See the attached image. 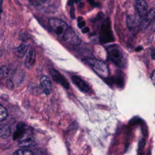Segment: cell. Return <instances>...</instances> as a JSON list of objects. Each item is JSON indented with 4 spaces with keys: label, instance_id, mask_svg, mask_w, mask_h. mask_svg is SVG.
I'll list each match as a JSON object with an SVG mask.
<instances>
[{
    "label": "cell",
    "instance_id": "1",
    "mask_svg": "<svg viewBox=\"0 0 155 155\" xmlns=\"http://www.w3.org/2000/svg\"><path fill=\"white\" fill-rule=\"evenodd\" d=\"M48 23L56 34L67 43L73 45H78L81 43L78 36L63 21L58 18H51Z\"/></svg>",
    "mask_w": 155,
    "mask_h": 155
},
{
    "label": "cell",
    "instance_id": "2",
    "mask_svg": "<svg viewBox=\"0 0 155 155\" xmlns=\"http://www.w3.org/2000/svg\"><path fill=\"white\" fill-rule=\"evenodd\" d=\"M107 57L110 61L120 68H124L127 64L126 56L122 48L117 45H111L108 47Z\"/></svg>",
    "mask_w": 155,
    "mask_h": 155
},
{
    "label": "cell",
    "instance_id": "3",
    "mask_svg": "<svg viewBox=\"0 0 155 155\" xmlns=\"http://www.w3.org/2000/svg\"><path fill=\"white\" fill-rule=\"evenodd\" d=\"M86 62L101 77L104 78L108 77V70L107 65L104 62L97 59L91 58L87 59Z\"/></svg>",
    "mask_w": 155,
    "mask_h": 155
},
{
    "label": "cell",
    "instance_id": "4",
    "mask_svg": "<svg viewBox=\"0 0 155 155\" xmlns=\"http://www.w3.org/2000/svg\"><path fill=\"white\" fill-rule=\"evenodd\" d=\"M100 38L101 42L102 43L110 42L114 40L110 27V22L108 19H107L102 24Z\"/></svg>",
    "mask_w": 155,
    "mask_h": 155
},
{
    "label": "cell",
    "instance_id": "5",
    "mask_svg": "<svg viewBox=\"0 0 155 155\" xmlns=\"http://www.w3.org/2000/svg\"><path fill=\"white\" fill-rule=\"evenodd\" d=\"M50 74L53 78V79L56 81L57 83L61 84L62 86H63L65 88L68 89L69 88L70 85L68 82L67 80L56 70L54 68H50L49 70Z\"/></svg>",
    "mask_w": 155,
    "mask_h": 155
},
{
    "label": "cell",
    "instance_id": "6",
    "mask_svg": "<svg viewBox=\"0 0 155 155\" xmlns=\"http://www.w3.org/2000/svg\"><path fill=\"white\" fill-rule=\"evenodd\" d=\"M71 80L73 84H75L81 91L84 92H88L90 91V87L88 84L79 76H73Z\"/></svg>",
    "mask_w": 155,
    "mask_h": 155
},
{
    "label": "cell",
    "instance_id": "7",
    "mask_svg": "<svg viewBox=\"0 0 155 155\" xmlns=\"http://www.w3.org/2000/svg\"><path fill=\"white\" fill-rule=\"evenodd\" d=\"M144 16H145L141 21L140 25V28L142 29L147 28L153 19L154 17L155 16V8H151L148 12L145 13Z\"/></svg>",
    "mask_w": 155,
    "mask_h": 155
},
{
    "label": "cell",
    "instance_id": "8",
    "mask_svg": "<svg viewBox=\"0 0 155 155\" xmlns=\"http://www.w3.org/2000/svg\"><path fill=\"white\" fill-rule=\"evenodd\" d=\"M40 84L44 94L47 95L49 94L51 91V82L50 78L45 75L42 76L40 79Z\"/></svg>",
    "mask_w": 155,
    "mask_h": 155
},
{
    "label": "cell",
    "instance_id": "9",
    "mask_svg": "<svg viewBox=\"0 0 155 155\" xmlns=\"http://www.w3.org/2000/svg\"><path fill=\"white\" fill-rule=\"evenodd\" d=\"M148 5L145 0H136L135 2V9L140 17L144 16L147 12Z\"/></svg>",
    "mask_w": 155,
    "mask_h": 155
},
{
    "label": "cell",
    "instance_id": "10",
    "mask_svg": "<svg viewBox=\"0 0 155 155\" xmlns=\"http://www.w3.org/2000/svg\"><path fill=\"white\" fill-rule=\"evenodd\" d=\"M36 59V53L33 49H31L27 54L25 59V65L27 68H30L34 64Z\"/></svg>",
    "mask_w": 155,
    "mask_h": 155
},
{
    "label": "cell",
    "instance_id": "11",
    "mask_svg": "<svg viewBox=\"0 0 155 155\" xmlns=\"http://www.w3.org/2000/svg\"><path fill=\"white\" fill-rule=\"evenodd\" d=\"M139 18L135 15H131L127 18V24L128 28H132L135 27L139 24Z\"/></svg>",
    "mask_w": 155,
    "mask_h": 155
},
{
    "label": "cell",
    "instance_id": "12",
    "mask_svg": "<svg viewBox=\"0 0 155 155\" xmlns=\"http://www.w3.org/2000/svg\"><path fill=\"white\" fill-rule=\"evenodd\" d=\"M25 130V125L22 123H19L17 127L16 130L13 134V139L18 140L21 138V137L24 135Z\"/></svg>",
    "mask_w": 155,
    "mask_h": 155
},
{
    "label": "cell",
    "instance_id": "13",
    "mask_svg": "<svg viewBox=\"0 0 155 155\" xmlns=\"http://www.w3.org/2000/svg\"><path fill=\"white\" fill-rule=\"evenodd\" d=\"M11 134V130L9 126L7 125H0V137L7 138Z\"/></svg>",
    "mask_w": 155,
    "mask_h": 155
},
{
    "label": "cell",
    "instance_id": "14",
    "mask_svg": "<svg viewBox=\"0 0 155 155\" xmlns=\"http://www.w3.org/2000/svg\"><path fill=\"white\" fill-rule=\"evenodd\" d=\"M28 45L25 44H21L15 49V54L19 57H23L27 53Z\"/></svg>",
    "mask_w": 155,
    "mask_h": 155
},
{
    "label": "cell",
    "instance_id": "15",
    "mask_svg": "<svg viewBox=\"0 0 155 155\" xmlns=\"http://www.w3.org/2000/svg\"><path fill=\"white\" fill-rule=\"evenodd\" d=\"M33 142V140L31 137H26L24 139H19V140L18 141V145L21 147H29L31 143Z\"/></svg>",
    "mask_w": 155,
    "mask_h": 155
},
{
    "label": "cell",
    "instance_id": "16",
    "mask_svg": "<svg viewBox=\"0 0 155 155\" xmlns=\"http://www.w3.org/2000/svg\"><path fill=\"white\" fill-rule=\"evenodd\" d=\"M7 110L2 105L0 104V121H2L7 117Z\"/></svg>",
    "mask_w": 155,
    "mask_h": 155
},
{
    "label": "cell",
    "instance_id": "17",
    "mask_svg": "<svg viewBox=\"0 0 155 155\" xmlns=\"http://www.w3.org/2000/svg\"><path fill=\"white\" fill-rule=\"evenodd\" d=\"M13 154L16 155H33V153L29 150L26 149H22L16 150L13 153Z\"/></svg>",
    "mask_w": 155,
    "mask_h": 155
},
{
    "label": "cell",
    "instance_id": "18",
    "mask_svg": "<svg viewBox=\"0 0 155 155\" xmlns=\"http://www.w3.org/2000/svg\"><path fill=\"white\" fill-rule=\"evenodd\" d=\"M50 0H29L30 3L34 6H41L46 4Z\"/></svg>",
    "mask_w": 155,
    "mask_h": 155
},
{
    "label": "cell",
    "instance_id": "19",
    "mask_svg": "<svg viewBox=\"0 0 155 155\" xmlns=\"http://www.w3.org/2000/svg\"><path fill=\"white\" fill-rule=\"evenodd\" d=\"M8 70L5 66H2L0 68V76H1L3 77V78H5L8 75Z\"/></svg>",
    "mask_w": 155,
    "mask_h": 155
},
{
    "label": "cell",
    "instance_id": "20",
    "mask_svg": "<svg viewBox=\"0 0 155 155\" xmlns=\"http://www.w3.org/2000/svg\"><path fill=\"white\" fill-rule=\"evenodd\" d=\"M85 24V21L82 19V18H79V19H78V27L79 28H82L84 27Z\"/></svg>",
    "mask_w": 155,
    "mask_h": 155
},
{
    "label": "cell",
    "instance_id": "21",
    "mask_svg": "<svg viewBox=\"0 0 155 155\" xmlns=\"http://www.w3.org/2000/svg\"><path fill=\"white\" fill-rule=\"evenodd\" d=\"M6 85H7V88H8L9 89L12 90L13 89V87H14V85H13V82L10 80V79H8L6 82Z\"/></svg>",
    "mask_w": 155,
    "mask_h": 155
},
{
    "label": "cell",
    "instance_id": "22",
    "mask_svg": "<svg viewBox=\"0 0 155 155\" xmlns=\"http://www.w3.org/2000/svg\"><path fill=\"white\" fill-rule=\"evenodd\" d=\"M150 78H151V81L153 82V85H155V70L152 72Z\"/></svg>",
    "mask_w": 155,
    "mask_h": 155
},
{
    "label": "cell",
    "instance_id": "23",
    "mask_svg": "<svg viewBox=\"0 0 155 155\" xmlns=\"http://www.w3.org/2000/svg\"><path fill=\"white\" fill-rule=\"evenodd\" d=\"M88 31H89V28L88 27H84V28H83V29H82V31L84 33H87Z\"/></svg>",
    "mask_w": 155,
    "mask_h": 155
},
{
    "label": "cell",
    "instance_id": "24",
    "mask_svg": "<svg viewBox=\"0 0 155 155\" xmlns=\"http://www.w3.org/2000/svg\"><path fill=\"white\" fill-rule=\"evenodd\" d=\"M2 0H0V17L2 12Z\"/></svg>",
    "mask_w": 155,
    "mask_h": 155
},
{
    "label": "cell",
    "instance_id": "25",
    "mask_svg": "<svg viewBox=\"0 0 155 155\" xmlns=\"http://www.w3.org/2000/svg\"><path fill=\"white\" fill-rule=\"evenodd\" d=\"M152 28L153 30H155V19L153 23V25H152Z\"/></svg>",
    "mask_w": 155,
    "mask_h": 155
}]
</instances>
